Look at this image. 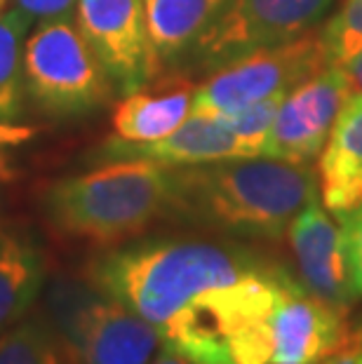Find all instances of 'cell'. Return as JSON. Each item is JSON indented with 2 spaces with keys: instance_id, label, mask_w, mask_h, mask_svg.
Instances as JSON below:
<instances>
[{
  "instance_id": "d6986e66",
  "label": "cell",
  "mask_w": 362,
  "mask_h": 364,
  "mask_svg": "<svg viewBox=\"0 0 362 364\" xmlns=\"http://www.w3.org/2000/svg\"><path fill=\"white\" fill-rule=\"evenodd\" d=\"M282 99L284 95H275L264 99V102L243 108V111H238L233 115H219V118H226L228 125L233 127L238 139L245 146V151H247V158L264 156V144L268 139V132L273 127L275 113H278Z\"/></svg>"
},
{
  "instance_id": "30bf717a",
  "label": "cell",
  "mask_w": 362,
  "mask_h": 364,
  "mask_svg": "<svg viewBox=\"0 0 362 364\" xmlns=\"http://www.w3.org/2000/svg\"><path fill=\"white\" fill-rule=\"evenodd\" d=\"M294 273L313 296L348 313L356 304L346 266L341 228L322 207L320 193L306 203L287 230Z\"/></svg>"
},
{
  "instance_id": "7a4b0ae2",
  "label": "cell",
  "mask_w": 362,
  "mask_h": 364,
  "mask_svg": "<svg viewBox=\"0 0 362 364\" xmlns=\"http://www.w3.org/2000/svg\"><path fill=\"white\" fill-rule=\"evenodd\" d=\"M318 193L311 167L273 158L174 167L172 223L250 245H275Z\"/></svg>"
},
{
  "instance_id": "4fadbf2b",
  "label": "cell",
  "mask_w": 362,
  "mask_h": 364,
  "mask_svg": "<svg viewBox=\"0 0 362 364\" xmlns=\"http://www.w3.org/2000/svg\"><path fill=\"white\" fill-rule=\"evenodd\" d=\"M315 174L320 200L334 219L362 205V92L351 95L339 113Z\"/></svg>"
},
{
  "instance_id": "52a82bcc",
  "label": "cell",
  "mask_w": 362,
  "mask_h": 364,
  "mask_svg": "<svg viewBox=\"0 0 362 364\" xmlns=\"http://www.w3.org/2000/svg\"><path fill=\"white\" fill-rule=\"evenodd\" d=\"M334 0H226L191 57L205 71L257 50L302 38L320 24Z\"/></svg>"
},
{
  "instance_id": "cb8c5ba5",
  "label": "cell",
  "mask_w": 362,
  "mask_h": 364,
  "mask_svg": "<svg viewBox=\"0 0 362 364\" xmlns=\"http://www.w3.org/2000/svg\"><path fill=\"white\" fill-rule=\"evenodd\" d=\"M149 364H191L186 358H181L179 353H174L172 348H167V346H163L160 350L156 353V358H153Z\"/></svg>"
},
{
  "instance_id": "3957f363",
  "label": "cell",
  "mask_w": 362,
  "mask_h": 364,
  "mask_svg": "<svg viewBox=\"0 0 362 364\" xmlns=\"http://www.w3.org/2000/svg\"><path fill=\"white\" fill-rule=\"evenodd\" d=\"M174 167L153 160H106L61 176L43 191L41 209L52 233L102 252L144 237L172 221Z\"/></svg>"
},
{
  "instance_id": "e0dca14e",
  "label": "cell",
  "mask_w": 362,
  "mask_h": 364,
  "mask_svg": "<svg viewBox=\"0 0 362 364\" xmlns=\"http://www.w3.org/2000/svg\"><path fill=\"white\" fill-rule=\"evenodd\" d=\"M0 364H75L43 313H31L0 336Z\"/></svg>"
},
{
  "instance_id": "8fae6325",
  "label": "cell",
  "mask_w": 362,
  "mask_h": 364,
  "mask_svg": "<svg viewBox=\"0 0 362 364\" xmlns=\"http://www.w3.org/2000/svg\"><path fill=\"white\" fill-rule=\"evenodd\" d=\"M99 158H139L160 162V165L167 167H188L205 165V162L247 158V151H245L243 141L238 139L226 118L193 111L172 134L156 139V141L129 144L113 136L99 149Z\"/></svg>"
},
{
  "instance_id": "ba28073f",
  "label": "cell",
  "mask_w": 362,
  "mask_h": 364,
  "mask_svg": "<svg viewBox=\"0 0 362 364\" xmlns=\"http://www.w3.org/2000/svg\"><path fill=\"white\" fill-rule=\"evenodd\" d=\"M75 26L122 95L142 90L163 73L146 26L144 0H78Z\"/></svg>"
},
{
  "instance_id": "603a6c76",
  "label": "cell",
  "mask_w": 362,
  "mask_h": 364,
  "mask_svg": "<svg viewBox=\"0 0 362 364\" xmlns=\"http://www.w3.org/2000/svg\"><path fill=\"white\" fill-rule=\"evenodd\" d=\"M360 353H362V341H358L356 346L346 348V350L332 355L327 360V364H360Z\"/></svg>"
},
{
  "instance_id": "484cf974",
  "label": "cell",
  "mask_w": 362,
  "mask_h": 364,
  "mask_svg": "<svg viewBox=\"0 0 362 364\" xmlns=\"http://www.w3.org/2000/svg\"><path fill=\"white\" fill-rule=\"evenodd\" d=\"M0 169H3V162H0Z\"/></svg>"
},
{
  "instance_id": "4316f807",
  "label": "cell",
  "mask_w": 362,
  "mask_h": 364,
  "mask_svg": "<svg viewBox=\"0 0 362 364\" xmlns=\"http://www.w3.org/2000/svg\"><path fill=\"white\" fill-rule=\"evenodd\" d=\"M325 364H327V362H325Z\"/></svg>"
},
{
  "instance_id": "ac0fdd59",
  "label": "cell",
  "mask_w": 362,
  "mask_h": 364,
  "mask_svg": "<svg viewBox=\"0 0 362 364\" xmlns=\"http://www.w3.org/2000/svg\"><path fill=\"white\" fill-rule=\"evenodd\" d=\"M320 36L336 66L362 52V0H341L332 19L320 28Z\"/></svg>"
},
{
  "instance_id": "6da1fadb",
  "label": "cell",
  "mask_w": 362,
  "mask_h": 364,
  "mask_svg": "<svg viewBox=\"0 0 362 364\" xmlns=\"http://www.w3.org/2000/svg\"><path fill=\"white\" fill-rule=\"evenodd\" d=\"M278 257L219 235L137 237L85 261L80 275L106 296L163 329L205 291L233 284Z\"/></svg>"
},
{
  "instance_id": "277c9868",
  "label": "cell",
  "mask_w": 362,
  "mask_h": 364,
  "mask_svg": "<svg viewBox=\"0 0 362 364\" xmlns=\"http://www.w3.org/2000/svg\"><path fill=\"white\" fill-rule=\"evenodd\" d=\"M43 315L75 364H149L163 348L156 324L106 296L82 275L57 277Z\"/></svg>"
},
{
  "instance_id": "7c38bea8",
  "label": "cell",
  "mask_w": 362,
  "mask_h": 364,
  "mask_svg": "<svg viewBox=\"0 0 362 364\" xmlns=\"http://www.w3.org/2000/svg\"><path fill=\"white\" fill-rule=\"evenodd\" d=\"M198 82L181 73H160L142 90L129 92L113 108V136L129 144L156 141L193 113Z\"/></svg>"
},
{
  "instance_id": "5bb4252c",
  "label": "cell",
  "mask_w": 362,
  "mask_h": 364,
  "mask_svg": "<svg viewBox=\"0 0 362 364\" xmlns=\"http://www.w3.org/2000/svg\"><path fill=\"white\" fill-rule=\"evenodd\" d=\"M48 282V257L33 230L0 223V336L33 311Z\"/></svg>"
},
{
  "instance_id": "7402d4cb",
  "label": "cell",
  "mask_w": 362,
  "mask_h": 364,
  "mask_svg": "<svg viewBox=\"0 0 362 364\" xmlns=\"http://www.w3.org/2000/svg\"><path fill=\"white\" fill-rule=\"evenodd\" d=\"M344 71H346V75L351 78L353 90H356V92H362V52H358L356 57L346 61V64H344Z\"/></svg>"
},
{
  "instance_id": "8992f818",
  "label": "cell",
  "mask_w": 362,
  "mask_h": 364,
  "mask_svg": "<svg viewBox=\"0 0 362 364\" xmlns=\"http://www.w3.org/2000/svg\"><path fill=\"white\" fill-rule=\"evenodd\" d=\"M332 64L320 31L275 48L257 50L210 71L196 90L193 111L205 115H233L268 97L287 95L311 75Z\"/></svg>"
},
{
  "instance_id": "5b68a950",
  "label": "cell",
  "mask_w": 362,
  "mask_h": 364,
  "mask_svg": "<svg viewBox=\"0 0 362 364\" xmlns=\"http://www.w3.org/2000/svg\"><path fill=\"white\" fill-rule=\"evenodd\" d=\"M113 82L75 21L50 19L24 45V95L48 118H80L113 99Z\"/></svg>"
},
{
  "instance_id": "44dd1931",
  "label": "cell",
  "mask_w": 362,
  "mask_h": 364,
  "mask_svg": "<svg viewBox=\"0 0 362 364\" xmlns=\"http://www.w3.org/2000/svg\"><path fill=\"white\" fill-rule=\"evenodd\" d=\"M75 5H78V0H10V7L28 17L33 26L41 21L73 17Z\"/></svg>"
},
{
  "instance_id": "9a60e30c",
  "label": "cell",
  "mask_w": 362,
  "mask_h": 364,
  "mask_svg": "<svg viewBox=\"0 0 362 364\" xmlns=\"http://www.w3.org/2000/svg\"><path fill=\"white\" fill-rule=\"evenodd\" d=\"M223 5L226 0H144L146 26L160 66L193 52Z\"/></svg>"
},
{
  "instance_id": "9c48e42d",
  "label": "cell",
  "mask_w": 362,
  "mask_h": 364,
  "mask_svg": "<svg viewBox=\"0 0 362 364\" xmlns=\"http://www.w3.org/2000/svg\"><path fill=\"white\" fill-rule=\"evenodd\" d=\"M344 66L329 64L287 92L264 144V156L308 165L325 149L341 108L353 95Z\"/></svg>"
},
{
  "instance_id": "ffe728a7",
  "label": "cell",
  "mask_w": 362,
  "mask_h": 364,
  "mask_svg": "<svg viewBox=\"0 0 362 364\" xmlns=\"http://www.w3.org/2000/svg\"><path fill=\"white\" fill-rule=\"evenodd\" d=\"M336 221H339V228H341L351 289L356 294V299H362V205L348 214L339 216Z\"/></svg>"
},
{
  "instance_id": "2e32d148",
  "label": "cell",
  "mask_w": 362,
  "mask_h": 364,
  "mask_svg": "<svg viewBox=\"0 0 362 364\" xmlns=\"http://www.w3.org/2000/svg\"><path fill=\"white\" fill-rule=\"evenodd\" d=\"M33 21L19 10L0 12V122H14L24 108V45Z\"/></svg>"
},
{
  "instance_id": "d4e9b609",
  "label": "cell",
  "mask_w": 362,
  "mask_h": 364,
  "mask_svg": "<svg viewBox=\"0 0 362 364\" xmlns=\"http://www.w3.org/2000/svg\"><path fill=\"white\" fill-rule=\"evenodd\" d=\"M7 3H10V0H0V12L7 10Z\"/></svg>"
}]
</instances>
